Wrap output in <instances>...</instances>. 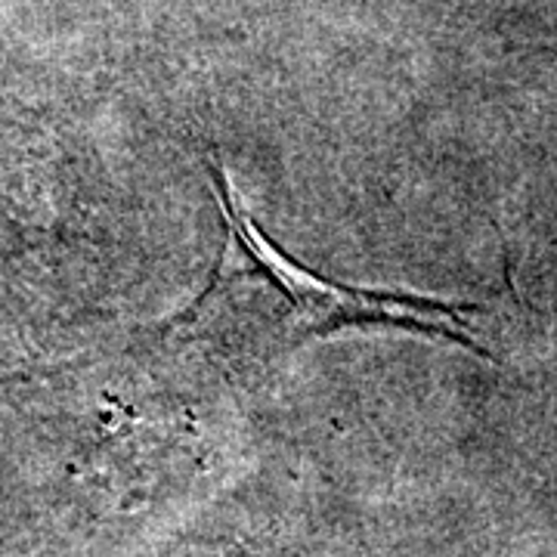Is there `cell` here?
Listing matches in <instances>:
<instances>
[{"instance_id": "6da1fadb", "label": "cell", "mask_w": 557, "mask_h": 557, "mask_svg": "<svg viewBox=\"0 0 557 557\" xmlns=\"http://www.w3.org/2000/svg\"><path fill=\"white\" fill-rule=\"evenodd\" d=\"M214 189L226 226L214 276L193 307L168 325V341L186 359H205L226 372H258L310 341L354 325H394L490 357L468 332L471 322L465 313L478 310L474 304L357 288L317 276L263 236L226 174H214Z\"/></svg>"}]
</instances>
